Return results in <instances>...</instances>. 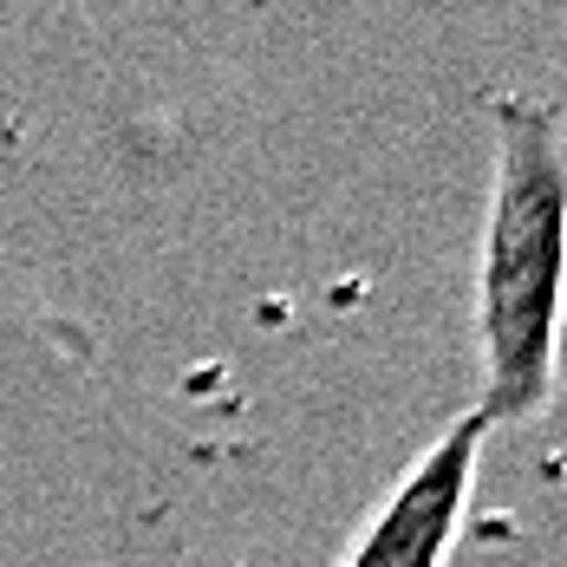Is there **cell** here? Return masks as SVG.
I'll list each match as a JSON object with an SVG mask.
<instances>
[{"instance_id": "2", "label": "cell", "mask_w": 567, "mask_h": 567, "mask_svg": "<svg viewBox=\"0 0 567 567\" xmlns=\"http://www.w3.org/2000/svg\"><path fill=\"white\" fill-rule=\"evenodd\" d=\"M483 444H489V424L476 411L451 417L437 431V444L385 489L379 509L365 515V528L352 535L340 567H451L456 542L470 528Z\"/></svg>"}, {"instance_id": "1", "label": "cell", "mask_w": 567, "mask_h": 567, "mask_svg": "<svg viewBox=\"0 0 567 567\" xmlns=\"http://www.w3.org/2000/svg\"><path fill=\"white\" fill-rule=\"evenodd\" d=\"M561 228H567V164L561 112L548 99H496V164L476 255V417L528 424L555 404L561 352Z\"/></svg>"}]
</instances>
